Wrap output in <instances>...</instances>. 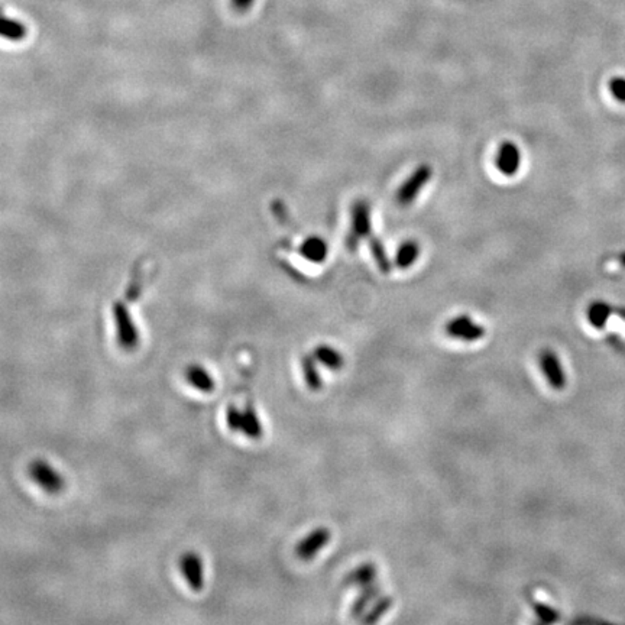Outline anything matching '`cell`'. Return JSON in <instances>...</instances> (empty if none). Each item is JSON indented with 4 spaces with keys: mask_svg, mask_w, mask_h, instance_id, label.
<instances>
[{
    "mask_svg": "<svg viewBox=\"0 0 625 625\" xmlns=\"http://www.w3.org/2000/svg\"><path fill=\"white\" fill-rule=\"evenodd\" d=\"M372 232V207L368 200H356L350 210V230L346 236V248L355 251L364 239H369Z\"/></svg>",
    "mask_w": 625,
    "mask_h": 625,
    "instance_id": "obj_1",
    "label": "cell"
},
{
    "mask_svg": "<svg viewBox=\"0 0 625 625\" xmlns=\"http://www.w3.org/2000/svg\"><path fill=\"white\" fill-rule=\"evenodd\" d=\"M431 178H433V168L430 164L423 162L419 166H416L412 174L408 176L398 187L395 196L397 203L401 207L413 204L419 199L426 185L431 181Z\"/></svg>",
    "mask_w": 625,
    "mask_h": 625,
    "instance_id": "obj_2",
    "label": "cell"
},
{
    "mask_svg": "<svg viewBox=\"0 0 625 625\" xmlns=\"http://www.w3.org/2000/svg\"><path fill=\"white\" fill-rule=\"evenodd\" d=\"M446 334L452 339L463 342H476L485 336V327L476 323L471 316L462 315L450 319L445 326Z\"/></svg>",
    "mask_w": 625,
    "mask_h": 625,
    "instance_id": "obj_3",
    "label": "cell"
},
{
    "mask_svg": "<svg viewBox=\"0 0 625 625\" xmlns=\"http://www.w3.org/2000/svg\"><path fill=\"white\" fill-rule=\"evenodd\" d=\"M521 150L511 140L502 142L496 150L494 164L496 170L506 177H514L521 166Z\"/></svg>",
    "mask_w": 625,
    "mask_h": 625,
    "instance_id": "obj_4",
    "label": "cell"
},
{
    "mask_svg": "<svg viewBox=\"0 0 625 625\" xmlns=\"http://www.w3.org/2000/svg\"><path fill=\"white\" fill-rule=\"evenodd\" d=\"M29 475L46 492H58L64 488V478L45 461H34L29 466Z\"/></svg>",
    "mask_w": 625,
    "mask_h": 625,
    "instance_id": "obj_5",
    "label": "cell"
},
{
    "mask_svg": "<svg viewBox=\"0 0 625 625\" xmlns=\"http://www.w3.org/2000/svg\"><path fill=\"white\" fill-rule=\"evenodd\" d=\"M539 362L543 374L547 378V382L550 383V387L558 391L563 390L566 387V376L559 360V356L553 350L546 349L540 352Z\"/></svg>",
    "mask_w": 625,
    "mask_h": 625,
    "instance_id": "obj_6",
    "label": "cell"
},
{
    "mask_svg": "<svg viewBox=\"0 0 625 625\" xmlns=\"http://www.w3.org/2000/svg\"><path fill=\"white\" fill-rule=\"evenodd\" d=\"M330 530L326 527H319L304 537L296 547V555L300 560H311L317 553L329 543Z\"/></svg>",
    "mask_w": 625,
    "mask_h": 625,
    "instance_id": "obj_7",
    "label": "cell"
},
{
    "mask_svg": "<svg viewBox=\"0 0 625 625\" xmlns=\"http://www.w3.org/2000/svg\"><path fill=\"white\" fill-rule=\"evenodd\" d=\"M298 254L311 263H323L329 256V244L322 236L312 235L300 244Z\"/></svg>",
    "mask_w": 625,
    "mask_h": 625,
    "instance_id": "obj_8",
    "label": "cell"
},
{
    "mask_svg": "<svg viewBox=\"0 0 625 625\" xmlns=\"http://www.w3.org/2000/svg\"><path fill=\"white\" fill-rule=\"evenodd\" d=\"M180 566L188 585L193 589L200 591L204 582L203 562L200 556L196 555V553H187V555H184V558L181 559Z\"/></svg>",
    "mask_w": 625,
    "mask_h": 625,
    "instance_id": "obj_9",
    "label": "cell"
},
{
    "mask_svg": "<svg viewBox=\"0 0 625 625\" xmlns=\"http://www.w3.org/2000/svg\"><path fill=\"white\" fill-rule=\"evenodd\" d=\"M114 317L117 320V330H119V341L126 348H133L138 342V333L136 329L129 319L128 312L125 308L120 305L114 307Z\"/></svg>",
    "mask_w": 625,
    "mask_h": 625,
    "instance_id": "obj_10",
    "label": "cell"
},
{
    "mask_svg": "<svg viewBox=\"0 0 625 625\" xmlns=\"http://www.w3.org/2000/svg\"><path fill=\"white\" fill-rule=\"evenodd\" d=\"M421 254V248L417 240L407 239L398 246L394 263L400 270H410L414 263L419 261Z\"/></svg>",
    "mask_w": 625,
    "mask_h": 625,
    "instance_id": "obj_11",
    "label": "cell"
},
{
    "mask_svg": "<svg viewBox=\"0 0 625 625\" xmlns=\"http://www.w3.org/2000/svg\"><path fill=\"white\" fill-rule=\"evenodd\" d=\"M381 586L379 584L374 582L365 588H360V592L350 610V615L353 619H360L362 615L367 612V610L372 605L374 600L381 595Z\"/></svg>",
    "mask_w": 625,
    "mask_h": 625,
    "instance_id": "obj_12",
    "label": "cell"
},
{
    "mask_svg": "<svg viewBox=\"0 0 625 625\" xmlns=\"http://www.w3.org/2000/svg\"><path fill=\"white\" fill-rule=\"evenodd\" d=\"M376 576H378V569L375 563H362L346 576L345 584L360 589L376 582Z\"/></svg>",
    "mask_w": 625,
    "mask_h": 625,
    "instance_id": "obj_13",
    "label": "cell"
},
{
    "mask_svg": "<svg viewBox=\"0 0 625 625\" xmlns=\"http://www.w3.org/2000/svg\"><path fill=\"white\" fill-rule=\"evenodd\" d=\"M312 355H315L317 362L323 364L331 371H339L345 365L343 355L338 349L331 348L330 345H323V343L317 345L315 350H312Z\"/></svg>",
    "mask_w": 625,
    "mask_h": 625,
    "instance_id": "obj_14",
    "label": "cell"
},
{
    "mask_svg": "<svg viewBox=\"0 0 625 625\" xmlns=\"http://www.w3.org/2000/svg\"><path fill=\"white\" fill-rule=\"evenodd\" d=\"M316 357L315 355H304L301 359V369H303V375L305 379L307 387L312 391H319L323 387V381L322 376L319 374L317 365H316Z\"/></svg>",
    "mask_w": 625,
    "mask_h": 625,
    "instance_id": "obj_15",
    "label": "cell"
},
{
    "mask_svg": "<svg viewBox=\"0 0 625 625\" xmlns=\"http://www.w3.org/2000/svg\"><path fill=\"white\" fill-rule=\"evenodd\" d=\"M368 244H369V249H371L372 258H374L375 263L378 265L379 271L382 274H388L391 271V268H393V262H391V259L388 256L386 245H383V242L379 237H376L374 235L368 239Z\"/></svg>",
    "mask_w": 625,
    "mask_h": 625,
    "instance_id": "obj_16",
    "label": "cell"
},
{
    "mask_svg": "<svg viewBox=\"0 0 625 625\" xmlns=\"http://www.w3.org/2000/svg\"><path fill=\"white\" fill-rule=\"evenodd\" d=\"M187 379L191 386L203 393L213 391V388H214L213 376L203 367H199V365L190 367L187 369Z\"/></svg>",
    "mask_w": 625,
    "mask_h": 625,
    "instance_id": "obj_17",
    "label": "cell"
},
{
    "mask_svg": "<svg viewBox=\"0 0 625 625\" xmlns=\"http://www.w3.org/2000/svg\"><path fill=\"white\" fill-rule=\"evenodd\" d=\"M393 604H394V600H393L391 596H387V595L378 596L372 603V605L368 610V612L365 614V617L360 618V621H362L364 624H375V622H378L383 615H386L391 610Z\"/></svg>",
    "mask_w": 625,
    "mask_h": 625,
    "instance_id": "obj_18",
    "label": "cell"
},
{
    "mask_svg": "<svg viewBox=\"0 0 625 625\" xmlns=\"http://www.w3.org/2000/svg\"><path fill=\"white\" fill-rule=\"evenodd\" d=\"M0 37L11 39V41H19L27 37V27L22 22L9 19L4 15H0Z\"/></svg>",
    "mask_w": 625,
    "mask_h": 625,
    "instance_id": "obj_19",
    "label": "cell"
},
{
    "mask_svg": "<svg viewBox=\"0 0 625 625\" xmlns=\"http://www.w3.org/2000/svg\"><path fill=\"white\" fill-rule=\"evenodd\" d=\"M242 431L251 439H259L262 436V424L258 419L256 412L252 407H246L244 412Z\"/></svg>",
    "mask_w": 625,
    "mask_h": 625,
    "instance_id": "obj_20",
    "label": "cell"
},
{
    "mask_svg": "<svg viewBox=\"0 0 625 625\" xmlns=\"http://www.w3.org/2000/svg\"><path fill=\"white\" fill-rule=\"evenodd\" d=\"M612 308L605 303H593L588 308V320L595 327H604Z\"/></svg>",
    "mask_w": 625,
    "mask_h": 625,
    "instance_id": "obj_21",
    "label": "cell"
},
{
    "mask_svg": "<svg viewBox=\"0 0 625 625\" xmlns=\"http://www.w3.org/2000/svg\"><path fill=\"white\" fill-rule=\"evenodd\" d=\"M532 607L534 608L536 615L540 618L541 622L551 624V622H556V621L560 619L559 611H556L555 608H551V607H548L546 604H541V603H537V600H534V603H532Z\"/></svg>",
    "mask_w": 625,
    "mask_h": 625,
    "instance_id": "obj_22",
    "label": "cell"
},
{
    "mask_svg": "<svg viewBox=\"0 0 625 625\" xmlns=\"http://www.w3.org/2000/svg\"><path fill=\"white\" fill-rule=\"evenodd\" d=\"M608 88L612 98L621 103H625V77L617 76L608 81Z\"/></svg>",
    "mask_w": 625,
    "mask_h": 625,
    "instance_id": "obj_23",
    "label": "cell"
},
{
    "mask_svg": "<svg viewBox=\"0 0 625 625\" xmlns=\"http://www.w3.org/2000/svg\"><path fill=\"white\" fill-rule=\"evenodd\" d=\"M244 412H240L235 405H230L226 413V423L232 431H242Z\"/></svg>",
    "mask_w": 625,
    "mask_h": 625,
    "instance_id": "obj_24",
    "label": "cell"
},
{
    "mask_svg": "<svg viewBox=\"0 0 625 625\" xmlns=\"http://www.w3.org/2000/svg\"><path fill=\"white\" fill-rule=\"evenodd\" d=\"M230 4H232V8L235 11L246 12V11H249L254 6L255 0H230Z\"/></svg>",
    "mask_w": 625,
    "mask_h": 625,
    "instance_id": "obj_25",
    "label": "cell"
},
{
    "mask_svg": "<svg viewBox=\"0 0 625 625\" xmlns=\"http://www.w3.org/2000/svg\"><path fill=\"white\" fill-rule=\"evenodd\" d=\"M619 262L622 263V265L625 267V252L624 254H621V256H619Z\"/></svg>",
    "mask_w": 625,
    "mask_h": 625,
    "instance_id": "obj_26",
    "label": "cell"
}]
</instances>
